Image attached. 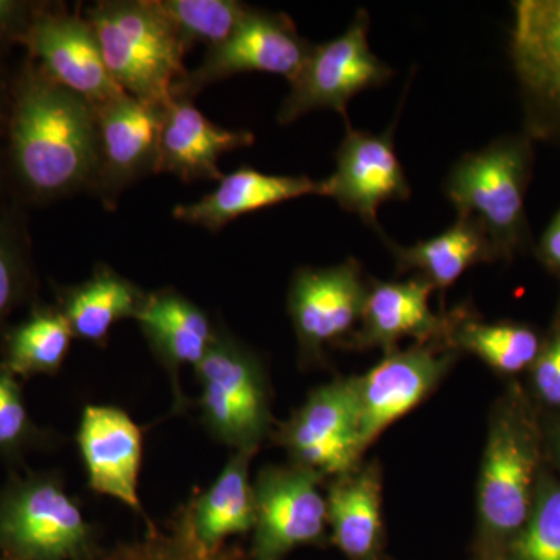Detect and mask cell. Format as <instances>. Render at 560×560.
I'll use <instances>...</instances> for the list:
<instances>
[{"instance_id":"1","label":"cell","mask_w":560,"mask_h":560,"mask_svg":"<svg viewBox=\"0 0 560 560\" xmlns=\"http://www.w3.org/2000/svg\"><path fill=\"white\" fill-rule=\"evenodd\" d=\"M10 147L21 183L36 197L80 189L97 175L95 108L27 65L11 103Z\"/></svg>"},{"instance_id":"2","label":"cell","mask_w":560,"mask_h":560,"mask_svg":"<svg viewBox=\"0 0 560 560\" xmlns=\"http://www.w3.org/2000/svg\"><path fill=\"white\" fill-rule=\"evenodd\" d=\"M545 452L536 410L521 386L511 385L490 415L471 560H503L533 511Z\"/></svg>"},{"instance_id":"3","label":"cell","mask_w":560,"mask_h":560,"mask_svg":"<svg viewBox=\"0 0 560 560\" xmlns=\"http://www.w3.org/2000/svg\"><path fill=\"white\" fill-rule=\"evenodd\" d=\"M533 138L503 136L453 164L444 194L458 217L480 223L499 260H512L529 245L526 191L533 175Z\"/></svg>"},{"instance_id":"4","label":"cell","mask_w":560,"mask_h":560,"mask_svg":"<svg viewBox=\"0 0 560 560\" xmlns=\"http://www.w3.org/2000/svg\"><path fill=\"white\" fill-rule=\"evenodd\" d=\"M110 79L121 91L149 105L173 101L184 75L183 46L153 0L101 2L88 11Z\"/></svg>"},{"instance_id":"5","label":"cell","mask_w":560,"mask_h":560,"mask_svg":"<svg viewBox=\"0 0 560 560\" xmlns=\"http://www.w3.org/2000/svg\"><path fill=\"white\" fill-rule=\"evenodd\" d=\"M195 372L201 388L198 405L209 433L235 452L257 453L272 422L270 386L259 357L230 331L217 329Z\"/></svg>"},{"instance_id":"6","label":"cell","mask_w":560,"mask_h":560,"mask_svg":"<svg viewBox=\"0 0 560 560\" xmlns=\"http://www.w3.org/2000/svg\"><path fill=\"white\" fill-rule=\"evenodd\" d=\"M0 541L24 558H88L92 528L58 478L36 475L0 495Z\"/></svg>"},{"instance_id":"7","label":"cell","mask_w":560,"mask_h":560,"mask_svg":"<svg viewBox=\"0 0 560 560\" xmlns=\"http://www.w3.org/2000/svg\"><path fill=\"white\" fill-rule=\"evenodd\" d=\"M370 22L368 11L360 9L341 36L313 46L301 75L291 83L290 94L280 106V125H289L312 110L331 109L350 128L349 102L363 91L388 83L394 73L371 50Z\"/></svg>"},{"instance_id":"8","label":"cell","mask_w":560,"mask_h":560,"mask_svg":"<svg viewBox=\"0 0 560 560\" xmlns=\"http://www.w3.org/2000/svg\"><path fill=\"white\" fill-rule=\"evenodd\" d=\"M275 440L291 464L334 480L361 464L359 407L353 377L319 386L300 410L279 427Z\"/></svg>"},{"instance_id":"9","label":"cell","mask_w":560,"mask_h":560,"mask_svg":"<svg viewBox=\"0 0 560 560\" xmlns=\"http://www.w3.org/2000/svg\"><path fill=\"white\" fill-rule=\"evenodd\" d=\"M312 49L290 16L253 9L230 39L209 49L201 65L175 84L172 97L191 101L209 84L246 72L272 73L291 84L301 75Z\"/></svg>"},{"instance_id":"10","label":"cell","mask_w":560,"mask_h":560,"mask_svg":"<svg viewBox=\"0 0 560 560\" xmlns=\"http://www.w3.org/2000/svg\"><path fill=\"white\" fill-rule=\"evenodd\" d=\"M324 481L315 471L293 466H267L254 486L256 525L250 559L283 560L291 551L327 539Z\"/></svg>"},{"instance_id":"11","label":"cell","mask_w":560,"mask_h":560,"mask_svg":"<svg viewBox=\"0 0 560 560\" xmlns=\"http://www.w3.org/2000/svg\"><path fill=\"white\" fill-rule=\"evenodd\" d=\"M459 352L444 341L386 353L366 374L353 377L361 447L427 399L452 370Z\"/></svg>"},{"instance_id":"12","label":"cell","mask_w":560,"mask_h":560,"mask_svg":"<svg viewBox=\"0 0 560 560\" xmlns=\"http://www.w3.org/2000/svg\"><path fill=\"white\" fill-rule=\"evenodd\" d=\"M368 282L359 261L349 257L327 268H300L291 279L289 315L301 360L323 361L327 346H345L359 327Z\"/></svg>"},{"instance_id":"13","label":"cell","mask_w":560,"mask_h":560,"mask_svg":"<svg viewBox=\"0 0 560 560\" xmlns=\"http://www.w3.org/2000/svg\"><path fill=\"white\" fill-rule=\"evenodd\" d=\"M511 57L528 105V135L560 138V0L515 2Z\"/></svg>"},{"instance_id":"14","label":"cell","mask_w":560,"mask_h":560,"mask_svg":"<svg viewBox=\"0 0 560 560\" xmlns=\"http://www.w3.org/2000/svg\"><path fill=\"white\" fill-rule=\"evenodd\" d=\"M51 81L94 108L127 94L110 79L94 28L86 18L40 9L21 39Z\"/></svg>"},{"instance_id":"15","label":"cell","mask_w":560,"mask_h":560,"mask_svg":"<svg viewBox=\"0 0 560 560\" xmlns=\"http://www.w3.org/2000/svg\"><path fill=\"white\" fill-rule=\"evenodd\" d=\"M397 121L381 132L348 128L335 153L334 175L324 179L326 197L382 234L378 209L388 201H407L411 186L397 156L394 130Z\"/></svg>"},{"instance_id":"16","label":"cell","mask_w":560,"mask_h":560,"mask_svg":"<svg viewBox=\"0 0 560 560\" xmlns=\"http://www.w3.org/2000/svg\"><path fill=\"white\" fill-rule=\"evenodd\" d=\"M433 291L434 287L422 276L404 282L371 279L359 327L342 348L382 349L386 355L397 350V342L405 338H412L416 345L434 341L451 345L460 308L436 315L430 307Z\"/></svg>"},{"instance_id":"17","label":"cell","mask_w":560,"mask_h":560,"mask_svg":"<svg viewBox=\"0 0 560 560\" xmlns=\"http://www.w3.org/2000/svg\"><path fill=\"white\" fill-rule=\"evenodd\" d=\"M165 108L128 94L95 108L98 135L95 183L106 201H113L132 180L156 172Z\"/></svg>"},{"instance_id":"18","label":"cell","mask_w":560,"mask_h":560,"mask_svg":"<svg viewBox=\"0 0 560 560\" xmlns=\"http://www.w3.org/2000/svg\"><path fill=\"white\" fill-rule=\"evenodd\" d=\"M77 442L90 488L142 512L139 499L142 431L135 420L120 408L88 405L81 415Z\"/></svg>"},{"instance_id":"19","label":"cell","mask_w":560,"mask_h":560,"mask_svg":"<svg viewBox=\"0 0 560 560\" xmlns=\"http://www.w3.org/2000/svg\"><path fill=\"white\" fill-rule=\"evenodd\" d=\"M143 337L154 355L171 375L173 411L186 410L187 400L179 386L180 368H197L215 340L209 316L175 290L147 293L136 315Z\"/></svg>"},{"instance_id":"20","label":"cell","mask_w":560,"mask_h":560,"mask_svg":"<svg viewBox=\"0 0 560 560\" xmlns=\"http://www.w3.org/2000/svg\"><path fill=\"white\" fill-rule=\"evenodd\" d=\"M253 143V132L221 128L191 101L173 98L165 108L156 173H172L186 183L220 180L224 176L219 168L220 158Z\"/></svg>"},{"instance_id":"21","label":"cell","mask_w":560,"mask_h":560,"mask_svg":"<svg viewBox=\"0 0 560 560\" xmlns=\"http://www.w3.org/2000/svg\"><path fill=\"white\" fill-rule=\"evenodd\" d=\"M307 195L326 197V183L307 176L267 175L253 167H241L224 175L217 189L190 205L173 209V217L184 223L197 224L206 230H223L231 221L246 213L272 208Z\"/></svg>"},{"instance_id":"22","label":"cell","mask_w":560,"mask_h":560,"mask_svg":"<svg viewBox=\"0 0 560 560\" xmlns=\"http://www.w3.org/2000/svg\"><path fill=\"white\" fill-rule=\"evenodd\" d=\"M326 500L331 545L348 560H382L385 526L378 464H360L334 478Z\"/></svg>"},{"instance_id":"23","label":"cell","mask_w":560,"mask_h":560,"mask_svg":"<svg viewBox=\"0 0 560 560\" xmlns=\"http://www.w3.org/2000/svg\"><path fill=\"white\" fill-rule=\"evenodd\" d=\"M381 235L396 259L397 272L418 271L434 290L451 289L475 265L499 260L481 224L466 217H458L441 234L411 246L389 241L383 232Z\"/></svg>"},{"instance_id":"24","label":"cell","mask_w":560,"mask_h":560,"mask_svg":"<svg viewBox=\"0 0 560 560\" xmlns=\"http://www.w3.org/2000/svg\"><path fill=\"white\" fill-rule=\"evenodd\" d=\"M145 294L113 268L98 265L86 282L62 291L60 311L73 337L103 346L114 324L136 318Z\"/></svg>"},{"instance_id":"25","label":"cell","mask_w":560,"mask_h":560,"mask_svg":"<svg viewBox=\"0 0 560 560\" xmlns=\"http://www.w3.org/2000/svg\"><path fill=\"white\" fill-rule=\"evenodd\" d=\"M254 455L256 452H235L213 485L189 503L197 536L209 547L249 533L256 525V500L249 480Z\"/></svg>"},{"instance_id":"26","label":"cell","mask_w":560,"mask_h":560,"mask_svg":"<svg viewBox=\"0 0 560 560\" xmlns=\"http://www.w3.org/2000/svg\"><path fill=\"white\" fill-rule=\"evenodd\" d=\"M541 341L544 338L528 324L514 320L482 323L466 308H460L451 335L453 349L471 353L501 375L529 371L539 355Z\"/></svg>"},{"instance_id":"27","label":"cell","mask_w":560,"mask_h":560,"mask_svg":"<svg viewBox=\"0 0 560 560\" xmlns=\"http://www.w3.org/2000/svg\"><path fill=\"white\" fill-rule=\"evenodd\" d=\"M72 338V329L61 311L38 308L7 335L3 366L22 377L57 374Z\"/></svg>"},{"instance_id":"28","label":"cell","mask_w":560,"mask_h":560,"mask_svg":"<svg viewBox=\"0 0 560 560\" xmlns=\"http://www.w3.org/2000/svg\"><path fill=\"white\" fill-rule=\"evenodd\" d=\"M187 50L195 44L220 46L241 27L253 7L237 0H153Z\"/></svg>"},{"instance_id":"29","label":"cell","mask_w":560,"mask_h":560,"mask_svg":"<svg viewBox=\"0 0 560 560\" xmlns=\"http://www.w3.org/2000/svg\"><path fill=\"white\" fill-rule=\"evenodd\" d=\"M106 560H243L238 548L209 547L197 536L190 506L179 511L165 529L150 525L142 539L119 545Z\"/></svg>"},{"instance_id":"30","label":"cell","mask_w":560,"mask_h":560,"mask_svg":"<svg viewBox=\"0 0 560 560\" xmlns=\"http://www.w3.org/2000/svg\"><path fill=\"white\" fill-rule=\"evenodd\" d=\"M503 560H560V474L541 470L533 511Z\"/></svg>"},{"instance_id":"31","label":"cell","mask_w":560,"mask_h":560,"mask_svg":"<svg viewBox=\"0 0 560 560\" xmlns=\"http://www.w3.org/2000/svg\"><path fill=\"white\" fill-rule=\"evenodd\" d=\"M33 425L22 390L5 366H0V453H14L31 440Z\"/></svg>"},{"instance_id":"32","label":"cell","mask_w":560,"mask_h":560,"mask_svg":"<svg viewBox=\"0 0 560 560\" xmlns=\"http://www.w3.org/2000/svg\"><path fill=\"white\" fill-rule=\"evenodd\" d=\"M529 374L537 400L560 410V305Z\"/></svg>"},{"instance_id":"33","label":"cell","mask_w":560,"mask_h":560,"mask_svg":"<svg viewBox=\"0 0 560 560\" xmlns=\"http://www.w3.org/2000/svg\"><path fill=\"white\" fill-rule=\"evenodd\" d=\"M22 289V264L16 246L0 231V324L16 304Z\"/></svg>"},{"instance_id":"34","label":"cell","mask_w":560,"mask_h":560,"mask_svg":"<svg viewBox=\"0 0 560 560\" xmlns=\"http://www.w3.org/2000/svg\"><path fill=\"white\" fill-rule=\"evenodd\" d=\"M40 7L20 0H0V40L21 43Z\"/></svg>"},{"instance_id":"35","label":"cell","mask_w":560,"mask_h":560,"mask_svg":"<svg viewBox=\"0 0 560 560\" xmlns=\"http://www.w3.org/2000/svg\"><path fill=\"white\" fill-rule=\"evenodd\" d=\"M536 256L551 275L560 279V209L541 234Z\"/></svg>"},{"instance_id":"36","label":"cell","mask_w":560,"mask_h":560,"mask_svg":"<svg viewBox=\"0 0 560 560\" xmlns=\"http://www.w3.org/2000/svg\"><path fill=\"white\" fill-rule=\"evenodd\" d=\"M544 434L547 452H550L560 470V412L544 427Z\"/></svg>"},{"instance_id":"37","label":"cell","mask_w":560,"mask_h":560,"mask_svg":"<svg viewBox=\"0 0 560 560\" xmlns=\"http://www.w3.org/2000/svg\"><path fill=\"white\" fill-rule=\"evenodd\" d=\"M3 113H5V95H3L2 83H0V124H2Z\"/></svg>"}]
</instances>
